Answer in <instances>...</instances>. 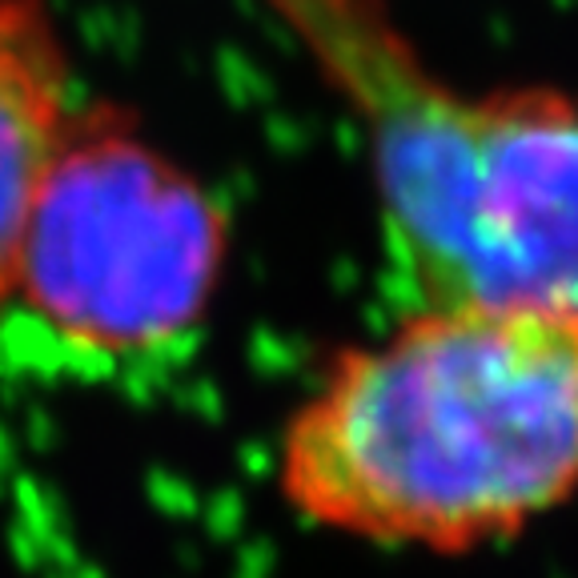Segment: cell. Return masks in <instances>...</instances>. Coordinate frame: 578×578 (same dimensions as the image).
Here are the masks:
<instances>
[{"mask_svg":"<svg viewBox=\"0 0 578 578\" xmlns=\"http://www.w3.org/2000/svg\"><path fill=\"white\" fill-rule=\"evenodd\" d=\"M362 129L410 305L578 322V89H462L390 0H262Z\"/></svg>","mask_w":578,"mask_h":578,"instance_id":"7a4b0ae2","label":"cell"},{"mask_svg":"<svg viewBox=\"0 0 578 578\" xmlns=\"http://www.w3.org/2000/svg\"><path fill=\"white\" fill-rule=\"evenodd\" d=\"M277 490L305 523L378 546L523 535L578 494V322L410 305L293 406Z\"/></svg>","mask_w":578,"mask_h":578,"instance_id":"6da1fadb","label":"cell"},{"mask_svg":"<svg viewBox=\"0 0 578 578\" xmlns=\"http://www.w3.org/2000/svg\"><path fill=\"white\" fill-rule=\"evenodd\" d=\"M77 109L68 40L49 0H0V317L40 177Z\"/></svg>","mask_w":578,"mask_h":578,"instance_id":"277c9868","label":"cell"},{"mask_svg":"<svg viewBox=\"0 0 578 578\" xmlns=\"http://www.w3.org/2000/svg\"><path fill=\"white\" fill-rule=\"evenodd\" d=\"M225 265L222 198L121 105L77 101L21 234L13 310L85 357H149L210 317Z\"/></svg>","mask_w":578,"mask_h":578,"instance_id":"3957f363","label":"cell"}]
</instances>
